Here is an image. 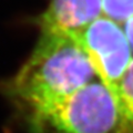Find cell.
<instances>
[{
	"label": "cell",
	"mask_w": 133,
	"mask_h": 133,
	"mask_svg": "<svg viewBox=\"0 0 133 133\" xmlns=\"http://www.w3.org/2000/svg\"><path fill=\"white\" fill-rule=\"evenodd\" d=\"M97 79L87 53L71 35L43 30L6 91L29 118L56 107Z\"/></svg>",
	"instance_id": "obj_1"
},
{
	"label": "cell",
	"mask_w": 133,
	"mask_h": 133,
	"mask_svg": "<svg viewBox=\"0 0 133 133\" xmlns=\"http://www.w3.org/2000/svg\"><path fill=\"white\" fill-rule=\"evenodd\" d=\"M71 36L87 53L98 79L114 92L133 60L122 27L101 16Z\"/></svg>",
	"instance_id": "obj_3"
},
{
	"label": "cell",
	"mask_w": 133,
	"mask_h": 133,
	"mask_svg": "<svg viewBox=\"0 0 133 133\" xmlns=\"http://www.w3.org/2000/svg\"><path fill=\"white\" fill-rule=\"evenodd\" d=\"M102 16V0H50L38 19L41 31L80 32Z\"/></svg>",
	"instance_id": "obj_4"
},
{
	"label": "cell",
	"mask_w": 133,
	"mask_h": 133,
	"mask_svg": "<svg viewBox=\"0 0 133 133\" xmlns=\"http://www.w3.org/2000/svg\"><path fill=\"white\" fill-rule=\"evenodd\" d=\"M27 120L30 133H127L114 92L99 79Z\"/></svg>",
	"instance_id": "obj_2"
},
{
	"label": "cell",
	"mask_w": 133,
	"mask_h": 133,
	"mask_svg": "<svg viewBox=\"0 0 133 133\" xmlns=\"http://www.w3.org/2000/svg\"><path fill=\"white\" fill-rule=\"evenodd\" d=\"M102 16L122 26L133 17V0H102Z\"/></svg>",
	"instance_id": "obj_6"
},
{
	"label": "cell",
	"mask_w": 133,
	"mask_h": 133,
	"mask_svg": "<svg viewBox=\"0 0 133 133\" xmlns=\"http://www.w3.org/2000/svg\"><path fill=\"white\" fill-rule=\"evenodd\" d=\"M121 27L123 29L124 35L127 37L128 42L130 44V48H131V51L133 55V17H131L130 19H128Z\"/></svg>",
	"instance_id": "obj_7"
},
{
	"label": "cell",
	"mask_w": 133,
	"mask_h": 133,
	"mask_svg": "<svg viewBox=\"0 0 133 133\" xmlns=\"http://www.w3.org/2000/svg\"><path fill=\"white\" fill-rule=\"evenodd\" d=\"M127 133H133V60L114 90Z\"/></svg>",
	"instance_id": "obj_5"
}]
</instances>
